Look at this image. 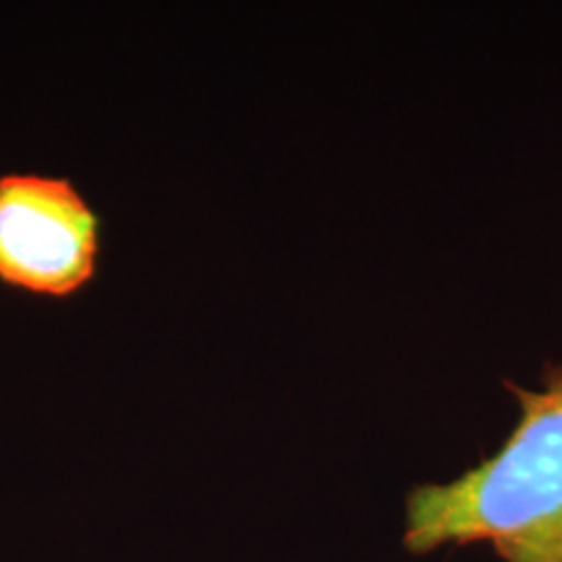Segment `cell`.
I'll return each instance as SVG.
<instances>
[{"instance_id": "obj_1", "label": "cell", "mask_w": 562, "mask_h": 562, "mask_svg": "<svg viewBox=\"0 0 562 562\" xmlns=\"http://www.w3.org/2000/svg\"><path fill=\"white\" fill-rule=\"evenodd\" d=\"M510 389L521 422L501 451L451 484L409 495V552L490 542L505 562H562V368L547 370L542 391Z\"/></svg>"}, {"instance_id": "obj_2", "label": "cell", "mask_w": 562, "mask_h": 562, "mask_svg": "<svg viewBox=\"0 0 562 562\" xmlns=\"http://www.w3.org/2000/svg\"><path fill=\"white\" fill-rule=\"evenodd\" d=\"M100 216L74 182L45 175L0 178V281L70 297L94 279Z\"/></svg>"}]
</instances>
